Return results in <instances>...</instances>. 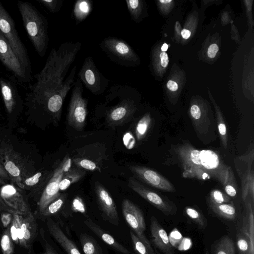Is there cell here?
<instances>
[{
  "label": "cell",
  "instance_id": "1",
  "mask_svg": "<svg viewBox=\"0 0 254 254\" xmlns=\"http://www.w3.org/2000/svg\"><path fill=\"white\" fill-rule=\"evenodd\" d=\"M81 46L79 42H66L52 49L26 93L25 103L30 112L60 118L64 101L75 82L76 66L66 75Z\"/></svg>",
  "mask_w": 254,
  "mask_h": 254
},
{
  "label": "cell",
  "instance_id": "2",
  "mask_svg": "<svg viewBox=\"0 0 254 254\" xmlns=\"http://www.w3.org/2000/svg\"><path fill=\"white\" fill-rule=\"evenodd\" d=\"M171 154L173 161L182 169L184 178L212 180L224 186L231 168L215 151L198 149L187 141L175 145Z\"/></svg>",
  "mask_w": 254,
  "mask_h": 254
},
{
  "label": "cell",
  "instance_id": "3",
  "mask_svg": "<svg viewBox=\"0 0 254 254\" xmlns=\"http://www.w3.org/2000/svg\"><path fill=\"white\" fill-rule=\"evenodd\" d=\"M106 93L113 103L110 106L105 104V119L109 126H119L129 122L137 111L136 89L127 85L115 84Z\"/></svg>",
  "mask_w": 254,
  "mask_h": 254
},
{
  "label": "cell",
  "instance_id": "4",
  "mask_svg": "<svg viewBox=\"0 0 254 254\" xmlns=\"http://www.w3.org/2000/svg\"><path fill=\"white\" fill-rule=\"evenodd\" d=\"M17 5L30 40L37 54L44 57L49 44L47 19L29 2L19 0Z\"/></svg>",
  "mask_w": 254,
  "mask_h": 254
},
{
  "label": "cell",
  "instance_id": "5",
  "mask_svg": "<svg viewBox=\"0 0 254 254\" xmlns=\"http://www.w3.org/2000/svg\"><path fill=\"white\" fill-rule=\"evenodd\" d=\"M107 57L116 64L127 67H135L140 59L131 46L123 39L110 36L99 44Z\"/></svg>",
  "mask_w": 254,
  "mask_h": 254
},
{
  "label": "cell",
  "instance_id": "6",
  "mask_svg": "<svg viewBox=\"0 0 254 254\" xmlns=\"http://www.w3.org/2000/svg\"><path fill=\"white\" fill-rule=\"evenodd\" d=\"M0 31L8 42L28 75L31 66L26 48L16 30L14 21L0 1Z\"/></svg>",
  "mask_w": 254,
  "mask_h": 254
},
{
  "label": "cell",
  "instance_id": "7",
  "mask_svg": "<svg viewBox=\"0 0 254 254\" xmlns=\"http://www.w3.org/2000/svg\"><path fill=\"white\" fill-rule=\"evenodd\" d=\"M234 165L239 177L242 190V197L244 201L250 197L254 201V148L253 143L250 144L244 154L234 159Z\"/></svg>",
  "mask_w": 254,
  "mask_h": 254
},
{
  "label": "cell",
  "instance_id": "8",
  "mask_svg": "<svg viewBox=\"0 0 254 254\" xmlns=\"http://www.w3.org/2000/svg\"><path fill=\"white\" fill-rule=\"evenodd\" d=\"M83 84L77 78L72 88L68 104L67 122L68 125L76 130H83L87 114L88 100L83 96Z\"/></svg>",
  "mask_w": 254,
  "mask_h": 254
},
{
  "label": "cell",
  "instance_id": "9",
  "mask_svg": "<svg viewBox=\"0 0 254 254\" xmlns=\"http://www.w3.org/2000/svg\"><path fill=\"white\" fill-rule=\"evenodd\" d=\"M0 163L13 183L21 189H24L23 182L26 172L23 161L12 146L1 139H0Z\"/></svg>",
  "mask_w": 254,
  "mask_h": 254
},
{
  "label": "cell",
  "instance_id": "10",
  "mask_svg": "<svg viewBox=\"0 0 254 254\" xmlns=\"http://www.w3.org/2000/svg\"><path fill=\"white\" fill-rule=\"evenodd\" d=\"M78 78L89 91L97 96L105 92L110 81L99 71L90 56L84 59L78 73Z\"/></svg>",
  "mask_w": 254,
  "mask_h": 254
},
{
  "label": "cell",
  "instance_id": "11",
  "mask_svg": "<svg viewBox=\"0 0 254 254\" xmlns=\"http://www.w3.org/2000/svg\"><path fill=\"white\" fill-rule=\"evenodd\" d=\"M190 117L192 126L199 139L204 143H208L216 139L215 123L203 107L194 104L190 107Z\"/></svg>",
  "mask_w": 254,
  "mask_h": 254
},
{
  "label": "cell",
  "instance_id": "12",
  "mask_svg": "<svg viewBox=\"0 0 254 254\" xmlns=\"http://www.w3.org/2000/svg\"><path fill=\"white\" fill-rule=\"evenodd\" d=\"M122 209L124 218L131 231L153 254H155L150 242L145 235V221L141 209L128 199L123 200Z\"/></svg>",
  "mask_w": 254,
  "mask_h": 254
},
{
  "label": "cell",
  "instance_id": "13",
  "mask_svg": "<svg viewBox=\"0 0 254 254\" xmlns=\"http://www.w3.org/2000/svg\"><path fill=\"white\" fill-rule=\"evenodd\" d=\"M128 186L164 215L168 216L177 213V208L173 202L146 188L135 179L129 178Z\"/></svg>",
  "mask_w": 254,
  "mask_h": 254
},
{
  "label": "cell",
  "instance_id": "14",
  "mask_svg": "<svg viewBox=\"0 0 254 254\" xmlns=\"http://www.w3.org/2000/svg\"><path fill=\"white\" fill-rule=\"evenodd\" d=\"M71 166L70 158L66 156L54 171V173L44 190L40 198L38 206L40 212L60 195V183L64 173Z\"/></svg>",
  "mask_w": 254,
  "mask_h": 254
},
{
  "label": "cell",
  "instance_id": "15",
  "mask_svg": "<svg viewBox=\"0 0 254 254\" xmlns=\"http://www.w3.org/2000/svg\"><path fill=\"white\" fill-rule=\"evenodd\" d=\"M0 60L20 83L29 82L31 77L26 73L7 41L0 31Z\"/></svg>",
  "mask_w": 254,
  "mask_h": 254
},
{
  "label": "cell",
  "instance_id": "16",
  "mask_svg": "<svg viewBox=\"0 0 254 254\" xmlns=\"http://www.w3.org/2000/svg\"><path fill=\"white\" fill-rule=\"evenodd\" d=\"M129 169L138 179L154 188L167 192L176 191L175 188L168 179L150 168L139 165H131Z\"/></svg>",
  "mask_w": 254,
  "mask_h": 254
},
{
  "label": "cell",
  "instance_id": "17",
  "mask_svg": "<svg viewBox=\"0 0 254 254\" xmlns=\"http://www.w3.org/2000/svg\"><path fill=\"white\" fill-rule=\"evenodd\" d=\"M95 191L97 203L103 217L112 224L118 226L119 217L116 204L106 188L98 182L95 183Z\"/></svg>",
  "mask_w": 254,
  "mask_h": 254
},
{
  "label": "cell",
  "instance_id": "18",
  "mask_svg": "<svg viewBox=\"0 0 254 254\" xmlns=\"http://www.w3.org/2000/svg\"><path fill=\"white\" fill-rule=\"evenodd\" d=\"M0 195L8 206L19 214L27 215L32 213L22 195L13 185H3L0 189Z\"/></svg>",
  "mask_w": 254,
  "mask_h": 254
},
{
  "label": "cell",
  "instance_id": "19",
  "mask_svg": "<svg viewBox=\"0 0 254 254\" xmlns=\"http://www.w3.org/2000/svg\"><path fill=\"white\" fill-rule=\"evenodd\" d=\"M0 93L7 113L9 115L13 114L22 102L16 84L11 80L0 77Z\"/></svg>",
  "mask_w": 254,
  "mask_h": 254
},
{
  "label": "cell",
  "instance_id": "20",
  "mask_svg": "<svg viewBox=\"0 0 254 254\" xmlns=\"http://www.w3.org/2000/svg\"><path fill=\"white\" fill-rule=\"evenodd\" d=\"M150 233L154 246L164 254H175L167 232L156 218L150 217Z\"/></svg>",
  "mask_w": 254,
  "mask_h": 254
},
{
  "label": "cell",
  "instance_id": "21",
  "mask_svg": "<svg viewBox=\"0 0 254 254\" xmlns=\"http://www.w3.org/2000/svg\"><path fill=\"white\" fill-rule=\"evenodd\" d=\"M46 224L50 234L67 254H81L74 243L67 237L58 223L48 218Z\"/></svg>",
  "mask_w": 254,
  "mask_h": 254
},
{
  "label": "cell",
  "instance_id": "22",
  "mask_svg": "<svg viewBox=\"0 0 254 254\" xmlns=\"http://www.w3.org/2000/svg\"><path fill=\"white\" fill-rule=\"evenodd\" d=\"M84 223L105 243L115 251L123 254H130V252L126 247L119 243L112 235L106 232L90 218L86 219L84 220Z\"/></svg>",
  "mask_w": 254,
  "mask_h": 254
},
{
  "label": "cell",
  "instance_id": "23",
  "mask_svg": "<svg viewBox=\"0 0 254 254\" xmlns=\"http://www.w3.org/2000/svg\"><path fill=\"white\" fill-rule=\"evenodd\" d=\"M21 228L28 249H30L31 243L37 232V224L32 213L23 215Z\"/></svg>",
  "mask_w": 254,
  "mask_h": 254
},
{
  "label": "cell",
  "instance_id": "24",
  "mask_svg": "<svg viewBox=\"0 0 254 254\" xmlns=\"http://www.w3.org/2000/svg\"><path fill=\"white\" fill-rule=\"evenodd\" d=\"M236 243L238 254H254L247 227L242 225L236 231Z\"/></svg>",
  "mask_w": 254,
  "mask_h": 254
},
{
  "label": "cell",
  "instance_id": "25",
  "mask_svg": "<svg viewBox=\"0 0 254 254\" xmlns=\"http://www.w3.org/2000/svg\"><path fill=\"white\" fill-rule=\"evenodd\" d=\"M85 174V171L80 168H70L62 177L59 185L60 190H65L71 185L82 179Z\"/></svg>",
  "mask_w": 254,
  "mask_h": 254
},
{
  "label": "cell",
  "instance_id": "26",
  "mask_svg": "<svg viewBox=\"0 0 254 254\" xmlns=\"http://www.w3.org/2000/svg\"><path fill=\"white\" fill-rule=\"evenodd\" d=\"M212 254H235L233 240L228 236H224L212 245Z\"/></svg>",
  "mask_w": 254,
  "mask_h": 254
},
{
  "label": "cell",
  "instance_id": "27",
  "mask_svg": "<svg viewBox=\"0 0 254 254\" xmlns=\"http://www.w3.org/2000/svg\"><path fill=\"white\" fill-rule=\"evenodd\" d=\"M93 8L92 1L89 0H79L76 1L73 9V14L76 24L85 20Z\"/></svg>",
  "mask_w": 254,
  "mask_h": 254
},
{
  "label": "cell",
  "instance_id": "28",
  "mask_svg": "<svg viewBox=\"0 0 254 254\" xmlns=\"http://www.w3.org/2000/svg\"><path fill=\"white\" fill-rule=\"evenodd\" d=\"M212 211L219 216L228 220H233L236 217V210L232 202L221 204L208 203Z\"/></svg>",
  "mask_w": 254,
  "mask_h": 254
},
{
  "label": "cell",
  "instance_id": "29",
  "mask_svg": "<svg viewBox=\"0 0 254 254\" xmlns=\"http://www.w3.org/2000/svg\"><path fill=\"white\" fill-rule=\"evenodd\" d=\"M79 240L84 254H103L99 244L92 236L82 233Z\"/></svg>",
  "mask_w": 254,
  "mask_h": 254
},
{
  "label": "cell",
  "instance_id": "30",
  "mask_svg": "<svg viewBox=\"0 0 254 254\" xmlns=\"http://www.w3.org/2000/svg\"><path fill=\"white\" fill-rule=\"evenodd\" d=\"M152 118L150 113H146L138 121L135 133L138 140L145 138L151 126Z\"/></svg>",
  "mask_w": 254,
  "mask_h": 254
},
{
  "label": "cell",
  "instance_id": "31",
  "mask_svg": "<svg viewBox=\"0 0 254 254\" xmlns=\"http://www.w3.org/2000/svg\"><path fill=\"white\" fill-rule=\"evenodd\" d=\"M126 2L131 20L135 22H139L142 16L143 8L142 1L139 0H126Z\"/></svg>",
  "mask_w": 254,
  "mask_h": 254
},
{
  "label": "cell",
  "instance_id": "32",
  "mask_svg": "<svg viewBox=\"0 0 254 254\" xmlns=\"http://www.w3.org/2000/svg\"><path fill=\"white\" fill-rule=\"evenodd\" d=\"M66 199L64 194L60 195L55 200L49 204L46 208L41 212V214L45 217H49L57 213L63 207Z\"/></svg>",
  "mask_w": 254,
  "mask_h": 254
},
{
  "label": "cell",
  "instance_id": "33",
  "mask_svg": "<svg viewBox=\"0 0 254 254\" xmlns=\"http://www.w3.org/2000/svg\"><path fill=\"white\" fill-rule=\"evenodd\" d=\"M187 215L193 220L201 229H204L207 226V220L204 216L198 210L190 206L185 207Z\"/></svg>",
  "mask_w": 254,
  "mask_h": 254
},
{
  "label": "cell",
  "instance_id": "34",
  "mask_svg": "<svg viewBox=\"0 0 254 254\" xmlns=\"http://www.w3.org/2000/svg\"><path fill=\"white\" fill-rule=\"evenodd\" d=\"M0 243L2 254H13L14 250L13 241L10 234V226L6 228L2 233Z\"/></svg>",
  "mask_w": 254,
  "mask_h": 254
},
{
  "label": "cell",
  "instance_id": "35",
  "mask_svg": "<svg viewBox=\"0 0 254 254\" xmlns=\"http://www.w3.org/2000/svg\"><path fill=\"white\" fill-rule=\"evenodd\" d=\"M226 194L231 197H234L237 194V185L236 178L232 168L229 171L226 181L224 185Z\"/></svg>",
  "mask_w": 254,
  "mask_h": 254
},
{
  "label": "cell",
  "instance_id": "36",
  "mask_svg": "<svg viewBox=\"0 0 254 254\" xmlns=\"http://www.w3.org/2000/svg\"><path fill=\"white\" fill-rule=\"evenodd\" d=\"M130 236L133 248L137 254H154L131 230Z\"/></svg>",
  "mask_w": 254,
  "mask_h": 254
},
{
  "label": "cell",
  "instance_id": "37",
  "mask_svg": "<svg viewBox=\"0 0 254 254\" xmlns=\"http://www.w3.org/2000/svg\"><path fill=\"white\" fill-rule=\"evenodd\" d=\"M231 200L230 197L219 190H212L209 195L208 203L221 204L229 203Z\"/></svg>",
  "mask_w": 254,
  "mask_h": 254
},
{
  "label": "cell",
  "instance_id": "38",
  "mask_svg": "<svg viewBox=\"0 0 254 254\" xmlns=\"http://www.w3.org/2000/svg\"><path fill=\"white\" fill-rule=\"evenodd\" d=\"M45 6L50 12L58 13L61 9L64 0H36Z\"/></svg>",
  "mask_w": 254,
  "mask_h": 254
},
{
  "label": "cell",
  "instance_id": "39",
  "mask_svg": "<svg viewBox=\"0 0 254 254\" xmlns=\"http://www.w3.org/2000/svg\"><path fill=\"white\" fill-rule=\"evenodd\" d=\"M73 162L79 168L90 171L99 170L100 171V169L96 164L89 159L86 158H74L73 160Z\"/></svg>",
  "mask_w": 254,
  "mask_h": 254
},
{
  "label": "cell",
  "instance_id": "40",
  "mask_svg": "<svg viewBox=\"0 0 254 254\" xmlns=\"http://www.w3.org/2000/svg\"><path fill=\"white\" fill-rule=\"evenodd\" d=\"M71 207L74 212H79L83 214L86 213L85 204L79 196H76L72 200Z\"/></svg>",
  "mask_w": 254,
  "mask_h": 254
},
{
  "label": "cell",
  "instance_id": "41",
  "mask_svg": "<svg viewBox=\"0 0 254 254\" xmlns=\"http://www.w3.org/2000/svg\"><path fill=\"white\" fill-rule=\"evenodd\" d=\"M41 177L42 173L41 172H37L31 177L26 178L23 182V184L24 186H33L39 182Z\"/></svg>",
  "mask_w": 254,
  "mask_h": 254
},
{
  "label": "cell",
  "instance_id": "42",
  "mask_svg": "<svg viewBox=\"0 0 254 254\" xmlns=\"http://www.w3.org/2000/svg\"><path fill=\"white\" fill-rule=\"evenodd\" d=\"M13 213L8 212H2L1 214V221L5 228L9 227L12 223Z\"/></svg>",
  "mask_w": 254,
  "mask_h": 254
},
{
  "label": "cell",
  "instance_id": "43",
  "mask_svg": "<svg viewBox=\"0 0 254 254\" xmlns=\"http://www.w3.org/2000/svg\"><path fill=\"white\" fill-rule=\"evenodd\" d=\"M0 212H8L12 213H18L16 211L8 206L3 201L0 195Z\"/></svg>",
  "mask_w": 254,
  "mask_h": 254
},
{
  "label": "cell",
  "instance_id": "44",
  "mask_svg": "<svg viewBox=\"0 0 254 254\" xmlns=\"http://www.w3.org/2000/svg\"><path fill=\"white\" fill-rule=\"evenodd\" d=\"M219 50L218 46L216 44L210 45L207 50V55L210 58H214Z\"/></svg>",
  "mask_w": 254,
  "mask_h": 254
},
{
  "label": "cell",
  "instance_id": "45",
  "mask_svg": "<svg viewBox=\"0 0 254 254\" xmlns=\"http://www.w3.org/2000/svg\"><path fill=\"white\" fill-rule=\"evenodd\" d=\"M160 64L163 67H166L169 63V58L166 52H162L160 54Z\"/></svg>",
  "mask_w": 254,
  "mask_h": 254
},
{
  "label": "cell",
  "instance_id": "46",
  "mask_svg": "<svg viewBox=\"0 0 254 254\" xmlns=\"http://www.w3.org/2000/svg\"><path fill=\"white\" fill-rule=\"evenodd\" d=\"M167 88L172 91H176L178 89V84L173 81V80H169L167 83Z\"/></svg>",
  "mask_w": 254,
  "mask_h": 254
},
{
  "label": "cell",
  "instance_id": "47",
  "mask_svg": "<svg viewBox=\"0 0 254 254\" xmlns=\"http://www.w3.org/2000/svg\"><path fill=\"white\" fill-rule=\"evenodd\" d=\"M0 177L3 179L10 180V178L3 166L0 163Z\"/></svg>",
  "mask_w": 254,
  "mask_h": 254
},
{
  "label": "cell",
  "instance_id": "48",
  "mask_svg": "<svg viewBox=\"0 0 254 254\" xmlns=\"http://www.w3.org/2000/svg\"><path fill=\"white\" fill-rule=\"evenodd\" d=\"M40 254H58L53 248L48 243L45 245V251Z\"/></svg>",
  "mask_w": 254,
  "mask_h": 254
},
{
  "label": "cell",
  "instance_id": "49",
  "mask_svg": "<svg viewBox=\"0 0 254 254\" xmlns=\"http://www.w3.org/2000/svg\"><path fill=\"white\" fill-rule=\"evenodd\" d=\"M181 34L184 39H188L190 37L191 32L187 29H184L181 32Z\"/></svg>",
  "mask_w": 254,
  "mask_h": 254
},
{
  "label": "cell",
  "instance_id": "50",
  "mask_svg": "<svg viewBox=\"0 0 254 254\" xmlns=\"http://www.w3.org/2000/svg\"><path fill=\"white\" fill-rule=\"evenodd\" d=\"M168 49V45L166 43H164L161 47V51L165 52Z\"/></svg>",
  "mask_w": 254,
  "mask_h": 254
},
{
  "label": "cell",
  "instance_id": "51",
  "mask_svg": "<svg viewBox=\"0 0 254 254\" xmlns=\"http://www.w3.org/2000/svg\"><path fill=\"white\" fill-rule=\"evenodd\" d=\"M172 1V0H159L160 2H161L162 3H164V4H166V3L167 4Z\"/></svg>",
  "mask_w": 254,
  "mask_h": 254
},
{
  "label": "cell",
  "instance_id": "52",
  "mask_svg": "<svg viewBox=\"0 0 254 254\" xmlns=\"http://www.w3.org/2000/svg\"><path fill=\"white\" fill-rule=\"evenodd\" d=\"M5 184L3 179L0 177V185H4Z\"/></svg>",
  "mask_w": 254,
  "mask_h": 254
}]
</instances>
